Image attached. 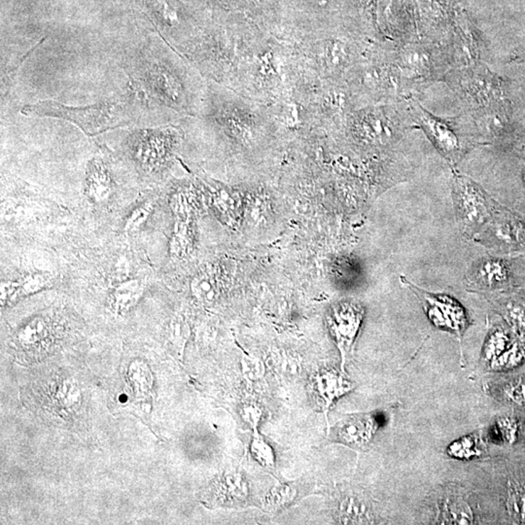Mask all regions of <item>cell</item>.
Masks as SVG:
<instances>
[{
  "label": "cell",
  "instance_id": "obj_31",
  "mask_svg": "<svg viewBox=\"0 0 525 525\" xmlns=\"http://www.w3.org/2000/svg\"><path fill=\"white\" fill-rule=\"evenodd\" d=\"M243 414L245 421L256 428L260 416H261V411H260L258 407L254 405V404H248V405L244 406Z\"/></svg>",
  "mask_w": 525,
  "mask_h": 525
},
{
  "label": "cell",
  "instance_id": "obj_19",
  "mask_svg": "<svg viewBox=\"0 0 525 525\" xmlns=\"http://www.w3.org/2000/svg\"><path fill=\"white\" fill-rule=\"evenodd\" d=\"M507 511L516 521H525V487L512 485L506 500Z\"/></svg>",
  "mask_w": 525,
  "mask_h": 525
},
{
  "label": "cell",
  "instance_id": "obj_24",
  "mask_svg": "<svg viewBox=\"0 0 525 525\" xmlns=\"http://www.w3.org/2000/svg\"><path fill=\"white\" fill-rule=\"evenodd\" d=\"M36 47L38 46H34L33 49L30 50V51H28V52H26L25 55H23V56L21 57L20 59H18L17 60H13V62H10V64L5 65V67H2V98H5V96H6L8 94H9L10 90H11L13 84H14L15 78L17 77V73L18 72H19L21 65L23 64V62H25L26 57L30 56L31 52H33V50L36 49Z\"/></svg>",
  "mask_w": 525,
  "mask_h": 525
},
{
  "label": "cell",
  "instance_id": "obj_12",
  "mask_svg": "<svg viewBox=\"0 0 525 525\" xmlns=\"http://www.w3.org/2000/svg\"><path fill=\"white\" fill-rule=\"evenodd\" d=\"M353 385L343 372L325 369L311 377V391L315 405L327 414L337 399L353 390Z\"/></svg>",
  "mask_w": 525,
  "mask_h": 525
},
{
  "label": "cell",
  "instance_id": "obj_1",
  "mask_svg": "<svg viewBox=\"0 0 525 525\" xmlns=\"http://www.w3.org/2000/svg\"><path fill=\"white\" fill-rule=\"evenodd\" d=\"M181 124L186 135L204 139L244 167L260 164L288 140L272 107L212 82H206L198 115Z\"/></svg>",
  "mask_w": 525,
  "mask_h": 525
},
{
  "label": "cell",
  "instance_id": "obj_21",
  "mask_svg": "<svg viewBox=\"0 0 525 525\" xmlns=\"http://www.w3.org/2000/svg\"><path fill=\"white\" fill-rule=\"evenodd\" d=\"M524 357V348L519 345H514L511 348H507L501 355L492 361V368L496 371L511 369V368L518 366L519 363H521Z\"/></svg>",
  "mask_w": 525,
  "mask_h": 525
},
{
  "label": "cell",
  "instance_id": "obj_15",
  "mask_svg": "<svg viewBox=\"0 0 525 525\" xmlns=\"http://www.w3.org/2000/svg\"><path fill=\"white\" fill-rule=\"evenodd\" d=\"M474 282L485 287L494 288L505 284L509 280L506 262L499 259H485L475 267Z\"/></svg>",
  "mask_w": 525,
  "mask_h": 525
},
{
  "label": "cell",
  "instance_id": "obj_25",
  "mask_svg": "<svg viewBox=\"0 0 525 525\" xmlns=\"http://www.w3.org/2000/svg\"><path fill=\"white\" fill-rule=\"evenodd\" d=\"M251 453L254 458L265 467H272L275 464V456L272 448L264 438L255 432L251 443Z\"/></svg>",
  "mask_w": 525,
  "mask_h": 525
},
{
  "label": "cell",
  "instance_id": "obj_26",
  "mask_svg": "<svg viewBox=\"0 0 525 525\" xmlns=\"http://www.w3.org/2000/svg\"><path fill=\"white\" fill-rule=\"evenodd\" d=\"M152 211H153V203H151V201H147V203L136 207L125 223L126 232H136V231L140 229L148 220Z\"/></svg>",
  "mask_w": 525,
  "mask_h": 525
},
{
  "label": "cell",
  "instance_id": "obj_28",
  "mask_svg": "<svg viewBox=\"0 0 525 525\" xmlns=\"http://www.w3.org/2000/svg\"><path fill=\"white\" fill-rule=\"evenodd\" d=\"M505 395L514 405L525 406V379L510 383L506 387Z\"/></svg>",
  "mask_w": 525,
  "mask_h": 525
},
{
  "label": "cell",
  "instance_id": "obj_11",
  "mask_svg": "<svg viewBox=\"0 0 525 525\" xmlns=\"http://www.w3.org/2000/svg\"><path fill=\"white\" fill-rule=\"evenodd\" d=\"M458 216L468 227L482 225L488 217L487 199L482 189L467 178H456L453 187Z\"/></svg>",
  "mask_w": 525,
  "mask_h": 525
},
{
  "label": "cell",
  "instance_id": "obj_13",
  "mask_svg": "<svg viewBox=\"0 0 525 525\" xmlns=\"http://www.w3.org/2000/svg\"><path fill=\"white\" fill-rule=\"evenodd\" d=\"M379 425V419L374 414H350L343 417L336 425L335 436L345 445L363 448L371 442Z\"/></svg>",
  "mask_w": 525,
  "mask_h": 525
},
{
  "label": "cell",
  "instance_id": "obj_2",
  "mask_svg": "<svg viewBox=\"0 0 525 525\" xmlns=\"http://www.w3.org/2000/svg\"><path fill=\"white\" fill-rule=\"evenodd\" d=\"M126 68L131 85L170 123L198 115L206 81L187 57L157 33L131 49Z\"/></svg>",
  "mask_w": 525,
  "mask_h": 525
},
{
  "label": "cell",
  "instance_id": "obj_9",
  "mask_svg": "<svg viewBox=\"0 0 525 525\" xmlns=\"http://www.w3.org/2000/svg\"><path fill=\"white\" fill-rule=\"evenodd\" d=\"M363 317L364 309L354 303L338 304L328 315V324L340 349L343 368L351 353Z\"/></svg>",
  "mask_w": 525,
  "mask_h": 525
},
{
  "label": "cell",
  "instance_id": "obj_29",
  "mask_svg": "<svg viewBox=\"0 0 525 525\" xmlns=\"http://www.w3.org/2000/svg\"><path fill=\"white\" fill-rule=\"evenodd\" d=\"M19 283L20 290L23 294L28 295V294L38 292L39 290L45 287L47 280L44 275L34 274L28 275Z\"/></svg>",
  "mask_w": 525,
  "mask_h": 525
},
{
  "label": "cell",
  "instance_id": "obj_4",
  "mask_svg": "<svg viewBox=\"0 0 525 525\" xmlns=\"http://www.w3.org/2000/svg\"><path fill=\"white\" fill-rule=\"evenodd\" d=\"M151 109L143 94L128 83L120 93L96 104L72 106L49 99L26 105L21 112L28 118L64 120L87 136H94L115 128L140 125Z\"/></svg>",
  "mask_w": 525,
  "mask_h": 525
},
{
  "label": "cell",
  "instance_id": "obj_30",
  "mask_svg": "<svg viewBox=\"0 0 525 525\" xmlns=\"http://www.w3.org/2000/svg\"><path fill=\"white\" fill-rule=\"evenodd\" d=\"M508 320L518 329L525 330V311L521 308L509 309Z\"/></svg>",
  "mask_w": 525,
  "mask_h": 525
},
{
  "label": "cell",
  "instance_id": "obj_5",
  "mask_svg": "<svg viewBox=\"0 0 525 525\" xmlns=\"http://www.w3.org/2000/svg\"><path fill=\"white\" fill-rule=\"evenodd\" d=\"M285 41L292 48L302 72L327 83L346 82L362 62L360 46L326 30L319 23L293 28Z\"/></svg>",
  "mask_w": 525,
  "mask_h": 525
},
{
  "label": "cell",
  "instance_id": "obj_23",
  "mask_svg": "<svg viewBox=\"0 0 525 525\" xmlns=\"http://www.w3.org/2000/svg\"><path fill=\"white\" fill-rule=\"evenodd\" d=\"M448 453L453 458L459 459H470L479 455L477 441L472 437L462 438L451 443L448 448Z\"/></svg>",
  "mask_w": 525,
  "mask_h": 525
},
{
  "label": "cell",
  "instance_id": "obj_17",
  "mask_svg": "<svg viewBox=\"0 0 525 525\" xmlns=\"http://www.w3.org/2000/svg\"><path fill=\"white\" fill-rule=\"evenodd\" d=\"M340 521L343 524H372L371 512L359 499L346 498L340 506Z\"/></svg>",
  "mask_w": 525,
  "mask_h": 525
},
{
  "label": "cell",
  "instance_id": "obj_16",
  "mask_svg": "<svg viewBox=\"0 0 525 525\" xmlns=\"http://www.w3.org/2000/svg\"><path fill=\"white\" fill-rule=\"evenodd\" d=\"M143 286L136 280H124L115 286L112 292V306L115 311H128L143 293Z\"/></svg>",
  "mask_w": 525,
  "mask_h": 525
},
{
  "label": "cell",
  "instance_id": "obj_18",
  "mask_svg": "<svg viewBox=\"0 0 525 525\" xmlns=\"http://www.w3.org/2000/svg\"><path fill=\"white\" fill-rule=\"evenodd\" d=\"M474 516L469 504L461 498H451L443 505L442 524H472Z\"/></svg>",
  "mask_w": 525,
  "mask_h": 525
},
{
  "label": "cell",
  "instance_id": "obj_3",
  "mask_svg": "<svg viewBox=\"0 0 525 525\" xmlns=\"http://www.w3.org/2000/svg\"><path fill=\"white\" fill-rule=\"evenodd\" d=\"M301 73L295 54L284 39L254 25H236L227 88L272 107L292 96Z\"/></svg>",
  "mask_w": 525,
  "mask_h": 525
},
{
  "label": "cell",
  "instance_id": "obj_14",
  "mask_svg": "<svg viewBox=\"0 0 525 525\" xmlns=\"http://www.w3.org/2000/svg\"><path fill=\"white\" fill-rule=\"evenodd\" d=\"M420 122L426 128L438 148L446 156H453L459 151V140L454 131L446 123L420 109Z\"/></svg>",
  "mask_w": 525,
  "mask_h": 525
},
{
  "label": "cell",
  "instance_id": "obj_8",
  "mask_svg": "<svg viewBox=\"0 0 525 525\" xmlns=\"http://www.w3.org/2000/svg\"><path fill=\"white\" fill-rule=\"evenodd\" d=\"M407 285L413 288L421 301L424 302L425 311L428 319L436 327L448 331H453L459 336L463 334L468 326V317L465 309L458 302L446 295H433L431 293L424 292L416 289L404 280Z\"/></svg>",
  "mask_w": 525,
  "mask_h": 525
},
{
  "label": "cell",
  "instance_id": "obj_6",
  "mask_svg": "<svg viewBox=\"0 0 525 525\" xmlns=\"http://www.w3.org/2000/svg\"><path fill=\"white\" fill-rule=\"evenodd\" d=\"M185 138L181 123L149 128L135 126L125 131L122 146L139 172L155 177L170 169Z\"/></svg>",
  "mask_w": 525,
  "mask_h": 525
},
{
  "label": "cell",
  "instance_id": "obj_32",
  "mask_svg": "<svg viewBox=\"0 0 525 525\" xmlns=\"http://www.w3.org/2000/svg\"><path fill=\"white\" fill-rule=\"evenodd\" d=\"M524 182H525V170H524Z\"/></svg>",
  "mask_w": 525,
  "mask_h": 525
},
{
  "label": "cell",
  "instance_id": "obj_22",
  "mask_svg": "<svg viewBox=\"0 0 525 525\" xmlns=\"http://www.w3.org/2000/svg\"><path fill=\"white\" fill-rule=\"evenodd\" d=\"M509 338L504 331L497 330L488 337L484 348L485 360L493 361L508 348Z\"/></svg>",
  "mask_w": 525,
  "mask_h": 525
},
{
  "label": "cell",
  "instance_id": "obj_27",
  "mask_svg": "<svg viewBox=\"0 0 525 525\" xmlns=\"http://www.w3.org/2000/svg\"><path fill=\"white\" fill-rule=\"evenodd\" d=\"M493 434L499 441L504 443H514L518 435V424L516 420L508 417L499 419L493 427Z\"/></svg>",
  "mask_w": 525,
  "mask_h": 525
},
{
  "label": "cell",
  "instance_id": "obj_20",
  "mask_svg": "<svg viewBox=\"0 0 525 525\" xmlns=\"http://www.w3.org/2000/svg\"><path fill=\"white\" fill-rule=\"evenodd\" d=\"M192 291L199 300H214L217 294L216 282L209 272H203L192 282Z\"/></svg>",
  "mask_w": 525,
  "mask_h": 525
},
{
  "label": "cell",
  "instance_id": "obj_10",
  "mask_svg": "<svg viewBox=\"0 0 525 525\" xmlns=\"http://www.w3.org/2000/svg\"><path fill=\"white\" fill-rule=\"evenodd\" d=\"M113 165L105 153L94 155L86 167L85 189L86 196L92 203L104 204L114 195L116 189Z\"/></svg>",
  "mask_w": 525,
  "mask_h": 525
},
{
  "label": "cell",
  "instance_id": "obj_7",
  "mask_svg": "<svg viewBox=\"0 0 525 525\" xmlns=\"http://www.w3.org/2000/svg\"><path fill=\"white\" fill-rule=\"evenodd\" d=\"M343 126L354 140L366 146L385 145L393 138L389 119L383 109L377 107H369L356 112L353 110L341 127Z\"/></svg>",
  "mask_w": 525,
  "mask_h": 525
}]
</instances>
